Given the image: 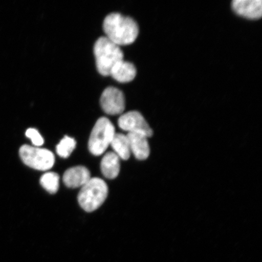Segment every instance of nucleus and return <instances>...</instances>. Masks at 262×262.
Instances as JSON below:
<instances>
[{
  "label": "nucleus",
  "instance_id": "15",
  "mask_svg": "<svg viewBox=\"0 0 262 262\" xmlns=\"http://www.w3.org/2000/svg\"><path fill=\"white\" fill-rule=\"evenodd\" d=\"M76 141L70 137L65 136L56 147L57 155L62 158L70 157L76 147Z\"/></svg>",
  "mask_w": 262,
  "mask_h": 262
},
{
  "label": "nucleus",
  "instance_id": "1",
  "mask_svg": "<svg viewBox=\"0 0 262 262\" xmlns=\"http://www.w3.org/2000/svg\"><path fill=\"white\" fill-rule=\"evenodd\" d=\"M103 30L106 37L119 47L133 43L139 32L138 25L134 19L119 13L106 16L103 21Z\"/></svg>",
  "mask_w": 262,
  "mask_h": 262
},
{
  "label": "nucleus",
  "instance_id": "16",
  "mask_svg": "<svg viewBox=\"0 0 262 262\" xmlns=\"http://www.w3.org/2000/svg\"><path fill=\"white\" fill-rule=\"evenodd\" d=\"M26 136L31 140L33 145L35 147L41 146L45 143L40 133L35 128H29L26 130Z\"/></svg>",
  "mask_w": 262,
  "mask_h": 262
},
{
  "label": "nucleus",
  "instance_id": "14",
  "mask_svg": "<svg viewBox=\"0 0 262 262\" xmlns=\"http://www.w3.org/2000/svg\"><path fill=\"white\" fill-rule=\"evenodd\" d=\"M59 181V176L57 173L53 172L45 173L41 176L40 180L42 187L51 194H55L58 191Z\"/></svg>",
  "mask_w": 262,
  "mask_h": 262
},
{
  "label": "nucleus",
  "instance_id": "3",
  "mask_svg": "<svg viewBox=\"0 0 262 262\" xmlns=\"http://www.w3.org/2000/svg\"><path fill=\"white\" fill-rule=\"evenodd\" d=\"M108 187L105 182L100 178H91L82 186L78 195V201L82 209L88 212L99 208L106 201Z\"/></svg>",
  "mask_w": 262,
  "mask_h": 262
},
{
  "label": "nucleus",
  "instance_id": "11",
  "mask_svg": "<svg viewBox=\"0 0 262 262\" xmlns=\"http://www.w3.org/2000/svg\"><path fill=\"white\" fill-rule=\"evenodd\" d=\"M136 74L135 66L130 62L122 60L114 66L110 75L120 83H128L135 78Z\"/></svg>",
  "mask_w": 262,
  "mask_h": 262
},
{
  "label": "nucleus",
  "instance_id": "9",
  "mask_svg": "<svg viewBox=\"0 0 262 262\" xmlns=\"http://www.w3.org/2000/svg\"><path fill=\"white\" fill-rule=\"evenodd\" d=\"M91 179V173L86 167L77 166L68 169L64 173L63 180L70 188L82 187Z\"/></svg>",
  "mask_w": 262,
  "mask_h": 262
},
{
  "label": "nucleus",
  "instance_id": "8",
  "mask_svg": "<svg viewBox=\"0 0 262 262\" xmlns=\"http://www.w3.org/2000/svg\"><path fill=\"white\" fill-rule=\"evenodd\" d=\"M232 8L237 15L248 19H257L262 15L260 0H234Z\"/></svg>",
  "mask_w": 262,
  "mask_h": 262
},
{
  "label": "nucleus",
  "instance_id": "2",
  "mask_svg": "<svg viewBox=\"0 0 262 262\" xmlns=\"http://www.w3.org/2000/svg\"><path fill=\"white\" fill-rule=\"evenodd\" d=\"M94 52L97 70L104 76L110 75L114 66L123 60V51L119 46L106 37L98 39L94 45Z\"/></svg>",
  "mask_w": 262,
  "mask_h": 262
},
{
  "label": "nucleus",
  "instance_id": "4",
  "mask_svg": "<svg viewBox=\"0 0 262 262\" xmlns=\"http://www.w3.org/2000/svg\"><path fill=\"white\" fill-rule=\"evenodd\" d=\"M116 134L115 127L106 117L97 121L90 135L88 147L92 155L99 156L106 151L111 145Z\"/></svg>",
  "mask_w": 262,
  "mask_h": 262
},
{
  "label": "nucleus",
  "instance_id": "10",
  "mask_svg": "<svg viewBox=\"0 0 262 262\" xmlns=\"http://www.w3.org/2000/svg\"><path fill=\"white\" fill-rule=\"evenodd\" d=\"M130 151L137 159L144 160L150 155V147L147 137L142 134L130 133L127 134Z\"/></svg>",
  "mask_w": 262,
  "mask_h": 262
},
{
  "label": "nucleus",
  "instance_id": "6",
  "mask_svg": "<svg viewBox=\"0 0 262 262\" xmlns=\"http://www.w3.org/2000/svg\"><path fill=\"white\" fill-rule=\"evenodd\" d=\"M120 128L128 133H136L143 134L147 138L152 136L153 130L147 123L142 114L138 111H129L122 115L118 120Z\"/></svg>",
  "mask_w": 262,
  "mask_h": 262
},
{
  "label": "nucleus",
  "instance_id": "7",
  "mask_svg": "<svg viewBox=\"0 0 262 262\" xmlns=\"http://www.w3.org/2000/svg\"><path fill=\"white\" fill-rule=\"evenodd\" d=\"M100 104L104 113L107 114H120L125 109V98L120 90L114 87H109L101 95Z\"/></svg>",
  "mask_w": 262,
  "mask_h": 262
},
{
  "label": "nucleus",
  "instance_id": "5",
  "mask_svg": "<svg viewBox=\"0 0 262 262\" xmlns=\"http://www.w3.org/2000/svg\"><path fill=\"white\" fill-rule=\"evenodd\" d=\"M19 153L23 162L31 168L47 171L54 165L55 156L48 149L25 145L20 147Z\"/></svg>",
  "mask_w": 262,
  "mask_h": 262
},
{
  "label": "nucleus",
  "instance_id": "12",
  "mask_svg": "<svg viewBox=\"0 0 262 262\" xmlns=\"http://www.w3.org/2000/svg\"><path fill=\"white\" fill-rule=\"evenodd\" d=\"M120 158L114 152L106 154L101 160V171L108 179H114L119 174L120 171Z\"/></svg>",
  "mask_w": 262,
  "mask_h": 262
},
{
  "label": "nucleus",
  "instance_id": "13",
  "mask_svg": "<svg viewBox=\"0 0 262 262\" xmlns=\"http://www.w3.org/2000/svg\"><path fill=\"white\" fill-rule=\"evenodd\" d=\"M111 146L114 150V153L120 159L127 160L130 156V148L128 138L127 135L120 133H116L111 142Z\"/></svg>",
  "mask_w": 262,
  "mask_h": 262
}]
</instances>
